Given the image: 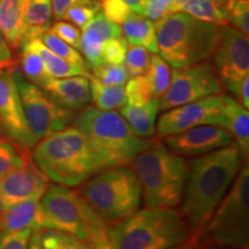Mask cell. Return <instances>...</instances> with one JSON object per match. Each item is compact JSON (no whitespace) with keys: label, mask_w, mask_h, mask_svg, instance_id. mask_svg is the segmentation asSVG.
<instances>
[{"label":"cell","mask_w":249,"mask_h":249,"mask_svg":"<svg viewBox=\"0 0 249 249\" xmlns=\"http://www.w3.org/2000/svg\"><path fill=\"white\" fill-rule=\"evenodd\" d=\"M50 31L53 33L55 36L59 38L66 42L67 44L73 46L74 49L80 50V43H81V30L73 23L66 22V21H58L54 24H51L50 27Z\"/></svg>","instance_id":"f35d334b"},{"label":"cell","mask_w":249,"mask_h":249,"mask_svg":"<svg viewBox=\"0 0 249 249\" xmlns=\"http://www.w3.org/2000/svg\"><path fill=\"white\" fill-rule=\"evenodd\" d=\"M161 142L174 154L186 158H195L234 143L225 128L213 124H203L173 135L165 136Z\"/></svg>","instance_id":"9a60e30c"},{"label":"cell","mask_w":249,"mask_h":249,"mask_svg":"<svg viewBox=\"0 0 249 249\" xmlns=\"http://www.w3.org/2000/svg\"><path fill=\"white\" fill-rule=\"evenodd\" d=\"M79 191L107 227L126 220L143 203L141 183L130 166L103 170L81 185Z\"/></svg>","instance_id":"52a82bcc"},{"label":"cell","mask_w":249,"mask_h":249,"mask_svg":"<svg viewBox=\"0 0 249 249\" xmlns=\"http://www.w3.org/2000/svg\"><path fill=\"white\" fill-rule=\"evenodd\" d=\"M144 76L148 81L154 98L160 99L169 89L171 82L170 65L160 54L152 53Z\"/></svg>","instance_id":"83f0119b"},{"label":"cell","mask_w":249,"mask_h":249,"mask_svg":"<svg viewBox=\"0 0 249 249\" xmlns=\"http://www.w3.org/2000/svg\"><path fill=\"white\" fill-rule=\"evenodd\" d=\"M88 242L91 246V249H119L108 236L107 227L93 234Z\"/></svg>","instance_id":"7bdbcfd3"},{"label":"cell","mask_w":249,"mask_h":249,"mask_svg":"<svg viewBox=\"0 0 249 249\" xmlns=\"http://www.w3.org/2000/svg\"><path fill=\"white\" fill-rule=\"evenodd\" d=\"M76 1H79V0H51L53 18L57 21H61L67 9L73 4H75Z\"/></svg>","instance_id":"f6af8a7d"},{"label":"cell","mask_w":249,"mask_h":249,"mask_svg":"<svg viewBox=\"0 0 249 249\" xmlns=\"http://www.w3.org/2000/svg\"><path fill=\"white\" fill-rule=\"evenodd\" d=\"M150 61V52L142 46L129 45L127 49L124 66L129 77L144 75Z\"/></svg>","instance_id":"d590c367"},{"label":"cell","mask_w":249,"mask_h":249,"mask_svg":"<svg viewBox=\"0 0 249 249\" xmlns=\"http://www.w3.org/2000/svg\"><path fill=\"white\" fill-rule=\"evenodd\" d=\"M40 242L43 249H91L88 241L81 240L75 235L58 230H40Z\"/></svg>","instance_id":"f546056e"},{"label":"cell","mask_w":249,"mask_h":249,"mask_svg":"<svg viewBox=\"0 0 249 249\" xmlns=\"http://www.w3.org/2000/svg\"><path fill=\"white\" fill-rule=\"evenodd\" d=\"M13 65V54L12 50L6 42L4 36L0 33V70L8 68Z\"/></svg>","instance_id":"ee69618b"},{"label":"cell","mask_w":249,"mask_h":249,"mask_svg":"<svg viewBox=\"0 0 249 249\" xmlns=\"http://www.w3.org/2000/svg\"><path fill=\"white\" fill-rule=\"evenodd\" d=\"M224 87L213 66L209 62L173 68L169 89L158 99L160 111L181 107L210 96L222 95Z\"/></svg>","instance_id":"8fae6325"},{"label":"cell","mask_w":249,"mask_h":249,"mask_svg":"<svg viewBox=\"0 0 249 249\" xmlns=\"http://www.w3.org/2000/svg\"><path fill=\"white\" fill-rule=\"evenodd\" d=\"M29 0H0V33L9 48L22 46L24 17Z\"/></svg>","instance_id":"ffe728a7"},{"label":"cell","mask_w":249,"mask_h":249,"mask_svg":"<svg viewBox=\"0 0 249 249\" xmlns=\"http://www.w3.org/2000/svg\"><path fill=\"white\" fill-rule=\"evenodd\" d=\"M158 112L160 103L157 98H152L148 104L142 107H132L126 104L119 108V113L126 120L134 134L145 139L155 135Z\"/></svg>","instance_id":"44dd1931"},{"label":"cell","mask_w":249,"mask_h":249,"mask_svg":"<svg viewBox=\"0 0 249 249\" xmlns=\"http://www.w3.org/2000/svg\"><path fill=\"white\" fill-rule=\"evenodd\" d=\"M52 18L51 0H29L24 17L22 45L31 39L40 38L51 27Z\"/></svg>","instance_id":"cb8c5ba5"},{"label":"cell","mask_w":249,"mask_h":249,"mask_svg":"<svg viewBox=\"0 0 249 249\" xmlns=\"http://www.w3.org/2000/svg\"><path fill=\"white\" fill-rule=\"evenodd\" d=\"M124 95H126V104L132 107H142L154 98L144 75L128 79L124 87Z\"/></svg>","instance_id":"e575fe53"},{"label":"cell","mask_w":249,"mask_h":249,"mask_svg":"<svg viewBox=\"0 0 249 249\" xmlns=\"http://www.w3.org/2000/svg\"><path fill=\"white\" fill-rule=\"evenodd\" d=\"M0 140H2V138H1V136H0Z\"/></svg>","instance_id":"db71d44e"},{"label":"cell","mask_w":249,"mask_h":249,"mask_svg":"<svg viewBox=\"0 0 249 249\" xmlns=\"http://www.w3.org/2000/svg\"><path fill=\"white\" fill-rule=\"evenodd\" d=\"M101 11V0H79L67 9L62 20H66L80 30H83Z\"/></svg>","instance_id":"4dcf8cb0"},{"label":"cell","mask_w":249,"mask_h":249,"mask_svg":"<svg viewBox=\"0 0 249 249\" xmlns=\"http://www.w3.org/2000/svg\"><path fill=\"white\" fill-rule=\"evenodd\" d=\"M13 73L28 127L36 143L71 126L75 111L59 105L38 86L24 79L18 71Z\"/></svg>","instance_id":"30bf717a"},{"label":"cell","mask_w":249,"mask_h":249,"mask_svg":"<svg viewBox=\"0 0 249 249\" xmlns=\"http://www.w3.org/2000/svg\"><path fill=\"white\" fill-rule=\"evenodd\" d=\"M101 5L102 13L112 22L120 26L132 12L123 0H101Z\"/></svg>","instance_id":"ab89813d"},{"label":"cell","mask_w":249,"mask_h":249,"mask_svg":"<svg viewBox=\"0 0 249 249\" xmlns=\"http://www.w3.org/2000/svg\"><path fill=\"white\" fill-rule=\"evenodd\" d=\"M124 39L129 45L142 46L150 53L158 54L157 38H156L155 24L141 14L130 12L128 18L121 24Z\"/></svg>","instance_id":"603a6c76"},{"label":"cell","mask_w":249,"mask_h":249,"mask_svg":"<svg viewBox=\"0 0 249 249\" xmlns=\"http://www.w3.org/2000/svg\"><path fill=\"white\" fill-rule=\"evenodd\" d=\"M123 36L120 24H117L105 17L102 11L92 18V21L82 30L81 42L95 45H103L108 39Z\"/></svg>","instance_id":"4316f807"},{"label":"cell","mask_w":249,"mask_h":249,"mask_svg":"<svg viewBox=\"0 0 249 249\" xmlns=\"http://www.w3.org/2000/svg\"><path fill=\"white\" fill-rule=\"evenodd\" d=\"M200 248H201L200 238H198L197 234L192 233V235L189 236L188 240H186L185 242H182V244L174 246V247L169 248V249H200Z\"/></svg>","instance_id":"7dc6e473"},{"label":"cell","mask_w":249,"mask_h":249,"mask_svg":"<svg viewBox=\"0 0 249 249\" xmlns=\"http://www.w3.org/2000/svg\"><path fill=\"white\" fill-rule=\"evenodd\" d=\"M249 236V167L244 161L229 192L198 235L201 246L240 249Z\"/></svg>","instance_id":"9c48e42d"},{"label":"cell","mask_w":249,"mask_h":249,"mask_svg":"<svg viewBox=\"0 0 249 249\" xmlns=\"http://www.w3.org/2000/svg\"><path fill=\"white\" fill-rule=\"evenodd\" d=\"M48 177L30 160L24 166L0 179V213L14 204L36 195H43L49 186Z\"/></svg>","instance_id":"2e32d148"},{"label":"cell","mask_w":249,"mask_h":249,"mask_svg":"<svg viewBox=\"0 0 249 249\" xmlns=\"http://www.w3.org/2000/svg\"><path fill=\"white\" fill-rule=\"evenodd\" d=\"M31 229H24L17 232H6L0 234V249H28Z\"/></svg>","instance_id":"60d3db41"},{"label":"cell","mask_w":249,"mask_h":249,"mask_svg":"<svg viewBox=\"0 0 249 249\" xmlns=\"http://www.w3.org/2000/svg\"><path fill=\"white\" fill-rule=\"evenodd\" d=\"M71 124L85 136L102 171L129 166L152 142L135 135L119 112L102 111L90 105L75 113Z\"/></svg>","instance_id":"7a4b0ae2"},{"label":"cell","mask_w":249,"mask_h":249,"mask_svg":"<svg viewBox=\"0 0 249 249\" xmlns=\"http://www.w3.org/2000/svg\"><path fill=\"white\" fill-rule=\"evenodd\" d=\"M39 88L61 107L71 111H81L89 105L90 86L89 79L86 76L57 77L49 76L43 81Z\"/></svg>","instance_id":"e0dca14e"},{"label":"cell","mask_w":249,"mask_h":249,"mask_svg":"<svg viewBox=\"0 0 249 249\" xmlns=\"http://www.w3.org/2000/svg\"><path fill=\"white\" fill-rule=\"evenodd\" d=\"M31 160V152L24 151L14 143L0 140V179L20 169Z\"/></svg>","instance_id":"f1b7e54d"},{"label":"cell","mask_w":249,"mask_h":249,"mask_svg":"<svg viewBox=\"0 0 249 249\" xmlns=\"http://www.w3.org/2000/svg\"><path fill=\"white\" fill-rule=\"evenodd\" d=\"M39 230H58L89 241L107 225L85 200L79 189L53 183L46 187L39 200Z\"/></svg>","instance_id":"ba28073f"},{"label":"cell","mask_w":249,"mask_h":249,"mask_svg":"<svg viewBox=\"0 0 249 249\" xmlns=\"http://www.w3.org/2000/svg\"><path fill=\"white\" fill-rule=\"evenodd\" d=\"M188 161V178L179 211L191 232L200 235L246 160L233 143Z\"/></svg>","instance_id":"6da1fadb"},{"label":"cell","mask_w":249,"mask_h":249,"mask_svg":"<svg viewBox=\"0 0 249 249\" xmlns=\"http://www.w3.org/2000/svg\"><path fill=\"white\" fill-rule=\"evenodd\" d=\"M123 1L128 6L129 9L134 13L143 15L144 12V0H123Z\"/></svg>","instance_id":"c3c4849f"},{"label":"cell","mask_w":249,"mask_h":249,"mask_svg":"<svg viewBox=\"0 0 249 249\" xmlns=\"http://www.w3.org/2000/svg\"><path fill=\"white\" fill-rule=\"evenodd\" d=\"M129 166L141 183L145 207L177 208L180 204L189 172L186 157L174 154L160 140L154 139Z\"/></svg>","instance_id":"277c9868"},{"label":"cell","mask_w":249,"mask_h":249,"mask_svg":"<svg viewBox=\"0 0 249 249\" xmlns=\"http://www.w3.org/2000/svg\"><path fill=\"white\" fill-rule=\"evenodd\" d=\"M213 55V68L224 89L234 95L241 81L249 75L248 36L234 27H220Z\"/></svg>","instance_id":"7c38bea8"},{"label":"cell","mask_w":249,"mask_h":249,"mask_svg":"<svg viewBox=\"0 0 249 249\" xmlns=\"http://www.w3.org/2000/svg\"><path fill=\"white\" fill-rule=\"evenodd\" d=\"M0 136L28 152L36 144L28 127L14 73L11 71H0Z\"/></svg>","instance_id":"5bb4252c"},{"label":"cell","mask_w":249,"mask_h":249,"mask_svg":"<svg viewBox=\"0 0 249 249\" xmlns=\"http://www.w3.org/2000/svg\"><path fill=\"white\" fill-rule=\"evenodd\" d=\"M2 71V70H0V71Z\"/></svg>","instance_id":"11a10c76"},{"label":"cell","mask_w":249,"mask_h":249,"mask_svg":"<svg viewBox=\"0 0 249 249\" xmlns=\"http://www.w3.org/2000/svg\"><path fill=\"white\" fill-rule=\"evenodd\" d=\"M42 195L24 200L14 204L0 213V234L6 232H17L24 229L40 231L38 227L39 200Z\"/></svg>","instance_id":"d6986e66"},{"label":"cell","mask_w":249,"mask_h":249,"mask_svg":"<svg viewBox=\"0 0 249 249\" xmlns=\"http://www.w3.org/2000/svg\"><path fill=\"white\" fill-rule=\"evenodd\" d=\"M91 75L107 86H124L129 79L128 73L123 64H101L92 68Z\"/></svg>","instance_id":"8d00e7d4"},{"label":"cell","mask_w":249,"mask_h":249,"mask_svg":"<svg viewBox=\"0 0 249 249\" xmlns=\"http://www.w3.org/2000/svg\"><path fill=\"white\" fill-rule=\"evenodd\" d=\"M127 49H128V43H127V40L123 36L107 40L103 44L102 49L103 64H124V57H126L127 53Z\"/></svg>","instance_id":"74e56055"},{"label":"cell","mask_w":249,"mask_h":249,"mask_svg":"<svg viewBox=\"0 0 249 249\" xmlns=\"http://www.w3.org/2000/svg\"><path fill=\"white\" fill-rule=\"evenodd\" d=\"M173 0H144L143 17L150 21H158L169 15L170 6Z\"/></svg>","instance_id":"b9f144b4"},{"label":"cell","mask_w":249,"mask_h":249,"mask_svg":"<svg viewBox=\"0 0 249 249\" xmlns=\"http://www.w3.org/2000/svg\"><path fill=\"white\" fill-rule=\"evenodd\" d=\"M21 67L28 81L38 87L50 76L38 53L27 45H22Z\"/></svg>","instance_id":"1f68e13d"},{"label":"cell","mask_w":249,"mask_h":249,"mask_svg":"<svg viewBox=\"0 0 249 249\" xmlns=\"http://www.w3.org/2000/svg\"><path fill=\"white\" fill-rule=\"evenodd\" d=\"M227 22L246 36L249 35V0H226L223 6Z\"/></svg>","instance_id":"836d02e7"},{"label":"cell","mask_w":249,"mask_h":249,"mask_svg":"<svg viewBox=\"0 0 249 249\" xmlns=\"http://www.w3.org/2000/svg\"><path fill=\"white\" fill-rule=\"evenodd\" d=\"M185 13L196 20L217 24L219 27L227 26V18L224 8L216 0H173L170 6L169 14Z\"/></svg>","instance_id":"7402d4cb"},{"label":"cell","mask_w":249,"mask_h":249,"mask_svg":"<svg viewBox=\"0 0 249 249\" xmlns=\"http://www.w3.org/2000/svg\"><path fill=\"white\" fill-rule=\"evenodd\" d=\"M42 40V43L44 44L49 50H51L54 54H57L58 57H60L65 60L71 62V64L77 65V66L86 67V61L85 58L82 57V54L77 51L76 49H74L73 46L67 44L66 42L59 38L58 36H55L53 33L48 30L45 34H43V36L39 38Z\"/></svg>","instance_id":"d6a6232c"},{"label":"cell","mask_w":249,"mask_h":249,"mask_svg":"<svg viewBox=\"0 0 249 249\" xmlns=\"http://www.w3.org/2000/svg\"><path fill=\"white\" fill-rule=\"evenodd\" d=\"M88 79L90 99L96 108L102 111H116L126 105L124 86H107L99 82L91 74Z\"/></svg>","instance_id":"484cf974"},{"label":"cell","mask_w":249,"mask_h":249,"mask_svg":"<svg viewBox=\"0 0 249 249\" xmlns=\"http://www.w3.org/2000/svg\"><path fill=\"white\" fill-rule=\"evenodd\" d=\"M107 233L119 249H169L192 235L176 208L148 207L117 225L108 226Z\"/></svg>","instance_id":"8992f818"},{"label":"cell","mask_w":249,"mask_h":249,"mask_svg":"<svg viewBox=\"0 0 249 249\" xmlns=\"http://www.w3.org/2000/svg\"><path fill=\"white\" fill-rule=\"evenodd\" d=\"M31 160L49 180L65 187H80L102 171L85 136L73 124L37 142Z\"/></svg>","instance_id":"3957f363"},{"label":"cell","mask_w":249,"mask_h":249,"mask_svg":"<svg viewBox=\"0 0 249 249\" xmlns=\"http://www.w3.org/2000/svg\"><path fill=\"white\" fill-rule=\"evenodd\" d=\"M234 95L236 96V101H238L245 108L249 107V75L246 76L239 85L238 89Z\"/></svg>","instance_id":"bcb514c9"},{"label":"cell","mask_w":249,"mask_h":249,"mask_svg":"<svg viewBox=\"0 0 249 249\" xmlns=\"http://www.w3.org/2000/svg\"><path fill=\"white\" fill-rule=\"evenodd\" d=\"M28 249H43L40 242V231H33L31 233Z\"/></svg>","instance_id":"681fc988"},{"label":"cell","mask_w":249,"mask_h":249,"mask_svg":"<svg viewBox=\"0 0 249 249\" xmlns=\"http://www.w3.org/2000/svg\"><path fill=\"white\" fill-rule=\"evenodd\" d=\"M23 45L29 46L30 49H33L34 51L38 53L40 59L43 60L46 71H48L49 75L51 77L62 79V77L71 76H90V73L86 67L71 64V62L66 61L65 59L58 57L51 50L46 48L39 38L31 39L29 42L24 43Z\"/></svg>","instance_id":"d4e9b609"},{"label":"cell","mask_w":249,"mask_h":249,"mask_svg":"<svg viewBox=\"0 0 249 249\" xmlns=\"http://www.w3.org/2000/svg\"><path fill=\"white\" fill-rule=\"evenodd\" d=\"M223 101L224 93L164 111L156 124L155 140H161L165 136L203 124H213L225 128Z\"/></svg>","instance_id":"4fadbf2b"},{"label":"cell","mask_w":249,"mask_h":249,"mask_svg":"<svg viewBox=\"0 0 249 249\" xmlns=\"http://www.w3.org/2000/svg\"><path fill=\"white\" fill-rule=\"evenodd\" d=\"M200 249H232V248H225V247H218V246H201Z\"/></svg>","instance_id":"f907efd6"},{"label":"cell","mask_w":249,"mask_h":249,"mask_svg":"<svg viewBox=\"0 0 249 249\" xmlns=\"http://www.w3.org/2000/svg\"><path fill=\"white\" fill-rule=\"evenodd\" d=\"M240 249H248V244H247V245H245L244 247H241Z\"/></svg>","instance_id":"f5cc1de1"},{"label":"cell","mask_w":249,"mask_h":249,"mask_svg":"<svg viewBox=\"0 0 249 249\" xmlns=\"http://www.w3.org/2000/svg\"><path fill=\"white\" fill-rule=\"evenodd\" d=\"M158 54L173 68L209 59L216 48L220 27L178 12L156 21Z\"/></svg>","instance_id":"5b68a950"},{"label":"cell","mask_w":249,"mask_h":249,"mask_svg":"<svg viewBox=\"0 0 249 249\" xmlns=\"http://www.w3.org/2000/svg\"><path fill=\"white\" fill-rule=\"evenodd\" d=\"M223 112L225 129L232 135L244 160L249 155V112L236 99L224 95Z\"/></svg>","instance_id":"ac0fdd59"},{"label":"cell","mask_w":249,"mask_h":249,"mask_svg":"<svg viewBox=\"0 0 249 249\" xmlns=\"http://www.w3.org/2000/svg\"><path fill=\"white\" fill-rule=\"evenodd\" d=\"M216 1H217L218 4H219V5L224 6V4H225V1H226V0H216Z\"/></svg>","instance_id":"816d5d0a"}]
</instances>
